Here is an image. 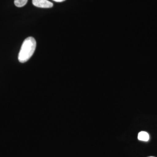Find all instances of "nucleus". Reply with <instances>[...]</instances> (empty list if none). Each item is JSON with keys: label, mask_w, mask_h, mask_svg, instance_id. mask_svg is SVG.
I'll return each instance as SVG.
<instances>
[{"label": "nucleus", "mask_w": 157, "mask_h": 157, "mask_svg": "<svg viewBox=\"0 0 157 157\" xmlns=\"http://www.w3.org/2000/svg\"><path fill=\"white\" fill-rule=\"evenodd\" d=\"M36 48V41L33 37L24 40L18 55V60L21 63L27 62L33 55Z\"/></svg>", "instance_id": "obj_1"}, {"label": "nucleus", "mask_w": 157, "mask_h": 157, "mask_svg": "<svg viewBox=\"0 0 157 157\" xmlns=\"http://www.w3.org/2000/svg\"><path fill=\"white\" fill-rule=\"evenodd\" d=\"M32 3L34 6L43 8H49L53 6V4L48 0H32Z\"/></svg>", "instance_id": "obj_2"}, {"label": "nucleus", "mask_w": 157, "mask_h": 157, "mask_svg": "<svg viewBox=\"0 0 157 157\" xmlns=\"http://www.w3.org/2000/svg\"><path fill=\"white\" fill-rule=\"evenodd\" d=\"M138 139L140 141H147L150 139V135L146 132H140L138 135Z\"/></svg>", "instance_id": "obj_3"}, {"label": "nucleus", "mask_w": 157, "mask_h": 157, "mask_svg": "<svg viewBox=\"0 0 157 157\" xmlns=\"http://www.w3.org/2000/svg\"><path fill=\"white\" fill-rule=\"evenodd\" d=\"M28 0H15L14 4L17 7H22L25 6Z\"/></svg>", "instance_id": "obj_4"}, {"label": "nucleus", "mask_w": 157, "mask_h": 157, "mask_svg": "<svg viewBox=\"0 0 157 157\" xmlns=\"http://www.w3.org/2000/svg\"><path fill=\"white\" fill-rule=\"evenodd\" d=\"M54 1H55L56 2H62V1H64L65 0H54Z\"/></svg>", "instance_id": "obj_5"}, {"label": "nucleus", "mask_w": 157, "mask_h": 157, "mask_svg": "<svg viewBox=\"0 0 157 157\" xmlns=\"http://www.w3.org/2000/svg\"></svg>", "instance_id": "obj_6"}]
</instances>
